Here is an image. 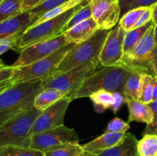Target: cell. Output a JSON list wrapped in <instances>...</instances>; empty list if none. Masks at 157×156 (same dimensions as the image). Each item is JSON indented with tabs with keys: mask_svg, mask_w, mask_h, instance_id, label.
<instances>
[{
	"mask_svg": "<svg viewBox=\"0 0 157 156\" xmlns=\"http://www.w3.org/2000/svg\"><path fill=\"white\" fill-rule=\"evenodd\" d=\"M42 90V80H37L17 83L0 93V125L33 109L35 97Z\"/></svg>",
	"mask_w": 157,
	"mask_h": 156,
	"instance_id": "6da1fadb",
	"label": "cell"
},
{
	"mask_svg": "<svg viewBox=\"0 0 157 156\" xmlns=\"http://www.w3.org/2000/svg\"><path fill=\"white\" fill-rule=\"evenodd\" d=\"M131 70L124 65L104 67L100 64L96 70L84 80L71 99L74 100L89 97L92 93L99 90L123 93L124 84Z\"/></svg>",
	"mask_w": 157,
	"mask_h": 156,
	"instance_id": "7a4b0ae2",
	"label": "cell"
},
{
	"mask_svg": "<svg viewBox=\"0 0 157 156\" xmlns=\"http://www.w3.org/2000/svg\"><path fill=\"white\" fill-rule=\"evenodd\" d=\"M41 110L33 108L19 113L0 125V146L15 145L30 148L32 128Z\"/></svg>",
	"mask_w": 157,
	"mask_h": 156,
	"instance_id": "3957f363",
	"label": "cell"
},
{
	"mask_svg": "<svg viewBox=\"0 0 157 156\" xmlns=\"http://www.w3.org/2000/svg\"><path fill=\"white\" fill-rule=\"evenodd\" d=\"M87 2V1L81 3L59 16L28 28L20 35L15 49L21 51L32 44L48 41L62 35L64 26L69 19L81 6Z\"/></svg>",
	"mask_w": 157,
	"mask_h": 156,
	"instance_id": "277c9868",
	"label": "cell"
},
{
	"mask_svg": "<svg viewBox=\"0 0 157 156\" xmlns=\"http://www.w3.org/2000/svg\"><path fill=\"white\" fill-rule=\"evenodd\" d=\"M110 30L99 29L87 41L75 44L58 69L51 76H56L89 61L99 60L102 47Z\"/></svg>",
	"mask_w": 157,
	"mask_h": 156,
	"instance_id": "5b68a950",
	"label": "cell"
},
{
	"mask_svg": "<svg viewBox=\"0 0 157 156\" xmlns=\"http://www.w3.org/2000/svg\"><path fill=\"white\" fill-rule=\"evenodd\" d=\"M99 60L89 61L56 76L42 80V89H55L71 98L83 83L99 67Z\"/></svg>",
	"mask_w": 157,
	"mask_h": 156,
	"instance_id": "8992f818",
	"label": "cell"
},
{
	"mask_svg": "<svg viewBox=\"0 0 157 156\" xmlns=\"http://www.w3.org/2000/svg\"><path fill=\"white\" fill-rule=\"evenodd\" d=\"M74 44H67L49 56L32 63L29 65L15 68L13 78L15 83L44 80L53 74L66 55L74 47Z\"/></svg>",
	"mask_w": 157,
	"mask_h": 156,
	"instance_id": "52a82bcc",
	"label": "cell"
},
{
	"mask_svg": "<svg viewBox=\"0 0 157 156\" xmlns=\"http://www.w3.org/2000/svg\"><path fill=\"white\" fill-rule=\"evenodd\" d=\"M154 47V24H153L135 46L133 50L128 55L123 58L122 65L130 70L153 75L150 60Z\"/></svg>",
	"mask_w": 157,
	"mask_h": 156,
	"instance_id": "ba28073f",
	"label": "cell"
},
{
	"mask_svg": "<svg viewBox=\"0 0 157 156\" xmlns=\"http://www.w3.org/2000/svg\"><path fill=\"white\" fill-rule=\"evenodd\" d=\"M79 137L74 128L64 125L43 132L34 134L30 148L42 152L67 144L79 143Z\"/></svg>",
	"mask_w": 157,
	"mask_h": 156,
	"instance_id": "9c48e42d",
	"label": "cell"
},
{
	"mask_svg": "<svg viewBox=\"0 0 157 156\" xmlns=\"http://www.w3.org/2000/svg\"><path fill=\"white\" fill-rule=\"evenodd\" d=\"M126 32L119 24L110 29L99 56V62L104 67L122 66Z\"/></svg>",
	"mask_w": 157,
	"mask_h": 156,
	"instance_id": "30bf717a",
	"label": "cell"
},
{
	"mask_svg": "<svg viewBox=\"0 0 157 156\" xmlns=\"http://www.w3.org/2000/svg\"><path fill=\"white\" fill-rule=\"evenodd\" d=\"M67 44L68 43L66 41L64 34H62L48 41L32 44L20 51L19 57L12 66L18 68L29 65L35 61L49 56Z\"/></svg>",
	"mask_w": 157,
	"mask_h": 156,
	"instance_id": "8fae6325",
	"label": "cell"
},
{
	"mask_svg": "<svg viewBox=\"0 0 157 156\" xmlns=\"http://www.w3.org/2000/svg\"><path fill=\"white\" fill-rule=\"evenodd\" d=\"M73 99L65 96L45 110H42L35 119L32 134L43 132L64 125V116L69 105Z\"/></svg>",
	"mask_w": 157,
	"mask_h": 156,
	"instance_id": "7c38bea8",
	"label": "cell"
},
{
	"mask_svg": "<svg viewBox=\"0 0 157 156\" xmlns=\"http://www.w3.org/2000/svg\"><path fill=\"white\" fill-rule=\"evenodd\" d=\"M92 18L100 29L110 30L119 23L121 17L120 0H88Z\"/></svg>",
	"mask_w": 157,
	"mask_h": 156,
	"instance_id": "4fadbf2b",
	"label": "cell"
},
{
	"mask_svg": "<svg viewBox=\"0 0 157 156\" xmlns=\"http://www.w3.org/2000/svg\"><path fill=\"white\" fill-rule=\"evenodd\" d=\"M126 133H104L90 142L82 145V148L84 151L98 155L121 144L125 139Z\"/></svg>",
	"mask_w": 157,
	"mask_h": 156,
	"instance_id": "5bb4252c",
	"label": "cell"
},
{
	"mask_svg": "<svg viewBox=\"0 0 157 156\" xmlns=\"http://www.w3.org/2000/svg\"><path fill=\"white\" fill-rule=\"evenodd\" d=\"M33 22L30 12H21L0 23V40L21 34Z\"/></svg>",
	"mask_w": 157,
	"mask_h": 156,
	"instance_id": "9a60e30c",
	"label": "cell"
},
{
	"mask_svg": "<svg viewBox=\"0 0 157 156\" xmlns=\"http://www.w3.org/2000/svg\"><path fill=\"white\" fill-rule=\"evenodd\" d=\"M99 29L98 23L91 17L66 31L64 35L68 44H78L87 41Z\"/></svg>",
	"mask_w": 157,
	"mask_h": 156,
	"instance_id": "2e32d148",
	"label": "cell"
},
{
	"mask_svg": "<svg viewBox=\"0 0 157 156\" xmlns=\"http://www.w3.org/2000/svg\"><path fill=\"white\" fill-rule=\"evenodd\" d=\"M126 103L129 110L128 122H138L150 125L153 120V113L150 105L140 100L127 97Z\"/></svg>",
	"mask_w": 157,
	"mask_h": 156,
	"instance_id": "e0dca14e",
	"label": "cell"
},
{
	"mask_svg": "<svg viewBox=\"0 0 157 156\" xmlns=\"http://www.w3.org/2000/svg\"><path fill=\"white\" fill-rule=\"evenodd\" d=\"M138 140L130 132L126 133L124 140L117 146L110 148L98 156H139L137 152Z\"/></svg>",
	"mask_w": 157,
	"mask_h": 156,
	"instance_id": "ac0fdd59",
	"label": "cell"
},
{
	"mask_svg": "<svg viewBox=\"0 0 157 156\" xmlns=\"http://www.w3.org/2000/svg\"><path fill=\"white\" fill-rule=\"evenodd\" d=\"M143 74L136 70H132L124 84L123 94L126 97L139 100L142 93Z\"/></svg>",
	"mask_w": 157,
	"mask_h": 156,
	"instance_id": "d6986e66",
	"label": "cell"
},
{
	"mask_svg": "<svg viewBox=\"0 0 157 156\" xmlns=\"http://www.w3.org/2000/svg\"><path fill=\"white\" fill-rule=\"evenodd\" d=\"M65 93L55 90V89H44L36 96L34 102V108L38 110H44L52 106L63 97H65Z\"/></svg>",
	"mask_w": 157,
	"mask_h": 156,
	"instance_id": "ffe728a7",
	"label": "cell"
},
{
	"mask_svg": "<svg viewBox=\"0 0 157 156\" xmlns=\"http://www.w3.org/2000/svg\"><path fill=\"white\" fill-rule=\"evenodd\" d=\"M89 98L94 104V107L97 113H104L108 109H111L114 104L113 93L107 90H99L92 93Z\"/></svg>",
	"mask_w": 157,
	"mask_h": 156,
	"instance_id": "44dd1931",
	"label": "cell"
},
{
	"mask_svg": "<svg viewBox=\"0 0 157 156\" xmlns=\"http://www.w3.org/2000/svg\"><path fill=\"white\" fill-rule=\"evenodd\" d=\"M153 24V21H150L145 25H143L137 28L126 32L125 38H124V57L128 55L133 50L135 46L138 44V42L140 41L146 32Z\"/></svg>",
	"mask_w": 157,
	"mask_h": 156,
	"instance_id": "7402d4cb",
	"label": "cell"
},
{
	"mask_svg": "<svg viewBox=\"0 0 157 156\" xmlns=\"http://www.w3.org/2000/svg\"><path fill=\"white\" fill-rule=\"evenodd\" d=\"M86 1H88V0H70V1L64 3V4L61 5V6H58V7L55 8V9H52V10L48 11L46 13H44L39 18L35 20L29 28L35 26L38 24H40V23L43 22L44 21H47V20L52 19V18H55V17L59 16V15L64 14V12H67L68 10L75 7V6H78V5L81 4V3L84 2Z\"/></svg>",
	"mask_w": 157,
	"mask_h": 156,
	"instance_id": "603a6c76",
	"label": "cell"
},
{
	"mask_svg": "<svg viewBox=\"0 0 157 156\" xmlns=\"http://www.w3.org/2000/svg\"><path fill=\"white\" fill-rule=\"evenodd\" d=\"M137 152L139 156H157V135L147 134L138 140Z\"/></svg>",
	"mask_w": 157,
	"mask_h": 156,
	"instance_id": "cb8c5ba5",
	"label": "cell"
},
{
	"mask_svg": "<svg viewBox=\"0 0 157 156\" xmlns=\"http://www.w3.org/2000/svg\"><path fill=\"white\" fill-rule=\"evenodd\" d=\"M147 7H140L131 9L124 13L120 18L118 24L126 32L136 28L137 22Z\"/></svg>",
	"mask_w": 157,
	"mask_h": 156,
	"instance_id": "d4e9b609",
	"label": "cell"
},
{
	"mask_svg": "<svg viewBox=\"0 0 157 156\" xmlns=\"http://www.w3.org/2000/svg\"><path fill=\"white\" fill-rule=\"evenodd\" d=\"M0 156H44V154L32 148L4 145L0 146Z\"/></svg>",
	"mask_w": 157,
	"mask_h": 156,
	"instance_id": "484cf974",
	"label": "cell"
},
{
	"mask_svg": "<svg viewBox=\"0 0 157 156\" xmlns=\"http://www.w3.org/2000/svg\"><path fill=\"white\" fill-rule=\"evenodd\" d=\"M22 0H3L0 3V23L21 12Z\"/></svg>",
	"mask_w": 157,
	"mask_h": 156,
	"instance_id": "4316f807",
	"label": "cell"
},
{
	"mask_svg": "<svg viewBox=\"0 0 157 156\" xmlns=\"http://www.w3.org/2000/svg\"><path fill=\"white\" fill-rule=\"evenodd\" d=\"M82 145L79 143L67 144L44 152V156H75L83 152Z\"/></svg>",
	"mask_w": 157,
	"mask_h": 156,
	"instance_id": "83f0119b",
	"label": "cell"
},
{
	"mask_svg": "<svg viewBox=\"0 0 157 156\" xmlns=\"http://www.w3.org/2000/svg\"><path fill=\"white\" fill-rule=\"evenodd\" d=\"M68 1H70V0H44L38 6H37L33 9L29 11L31 13V15H32V21L34 22L35 20L39 18L41 15H44L47 12H48V11L52 10V9H55V8L58 7V6H61V5L64 4V3L67 2Z\"/></svg>",
	"mask_w": 157,
	"mask_h": 156,
	"instance_id": "f1b7e54d",
	"label": "cell"
},
{
	"mask_svg": "<svg viewBox=\"0 0 157 156\" xmlns=\"http://www.w3.org/2000/svg\"><path fill=\"white\" fill-rule=\"evenodd\" d=\"M92 17V12L91 9H90V6L88 4V2L81 6L76 12L73 15V16L69 19L67 24H65L63 30V34L66 32V31L69 30L70 28H73L76 24H79V23L82 22V21H85V20L88 19V18Z\"/></svg>",
	"mask_w": 157,
	"mask_h": 156,
	"instance_id": "f546056e",
	"label": "cell"
},
{
	"mask_svg": "<svg viewBox=\"0 0 157 156\" xmlns=\"http://www.w3.org/2000/svg\"><path fill=\"white\" fill-rule=\"evenodd\" d=\"M154 76L149 73L143 74L142 93L139 100L144 103L149 104L153 101L152 92H153V82Z\"/></svg>",
	"mask_w": 157,
	"mask_h": 156,
	"instance_id": "4dcf8cb0",
	"label": "cell"
},
{
	"mask_svg": "<svg viewBox=\"0 0 157 156\" xmlns=\"http://www.w3.org/2000/svg\"><path fill=\"white\" fill-rule=\"evenodd\" d=\"M157 0H120L121 16L131 9L140 7H150Z\"/></svg>",
	"mask_w": 157,
	"mask_h": 156,
	"instance_id": "1f68e13d",
	"label": "cell"
},
{
	"mask_svg": "<svg viewBox=\"0 0 157 156\" xmlns=\"http://www.w3.org/2000/svg\"><path fill=\"white\" fill-rule=\"evenodd\" d=\"M130 123L125 122L123 119L118 117L113 118V119L108 122L107 128L104 130V133L108 132H117V133H125L130 129Z\"/></svg>",
	"mask_w": 157,
	"mask_h": 156,
	"instance_id": "d6a6232c",
	"label": "cell"
},
{
	"mask_svg": "<svg viewBox=\"0 0 157 156\" xmlns=\"http://www.w3.org/2000/svg\"><path fill=\"white\" fill-rule=\"evenodd\" d=\"M20 35L21 34H18V35L0 40V56L7 52L8 50L15 48L17 41L19 38Z\"/></svg>",
	"mask_w": 157,
	"mask_h": 156,
	"instance_id": "836d02e7",
	"label": "cell"
},
{
	"mask_svg": "<svg viewBox=\"0 0 157 156\" xmlns=\"http://www.w3.org/2000/svg\"><path fill=\"white\" fill-rule=\"evenodd\" d=\"M153 113V120L150 125H147L143 131V136L147 134L157 135V100L152 101L149 103Z\"/></svg>",
	"mask_w": 157,
	"mask_h": 156,
	"instance_id": "e575fe53",
	"label": "cell"
},
{
	"mask_svg": "<svg viewBox=\"0 0 157 156\" xmlns=\"http://www.w3.org/2000/svg\"><path fill=\"white\" fill-rule=\"evenodd\" d=\"M15 70V67L12 65H6L0 68V83L13 77Z\"/></svg>",
	"mask_w": 157,
	"mask_h": 156,
	"instance_id": "d590c367",
	"label": "cell"
},
{
	"mask_svg": "<svg viewBox=\"0 0 157 156\" xmlns=\"http://www.w3.org/2000/svg\"><path fill=\"white\" fill-rule=\"evenodd\" d=\"M113 95H114V104L112 106V108L110 110L113 112L114 113H117L121 109V106L124 103H126V97L123 93H113Z\"/></svg>",
	"mask_w": 157,
	"mask_h": 156,
	"instance_id": "8d00e7d4",
	"label": "cell"
},
{
	"mask_svg": "<svg viewBox=\"0 0 157 156\" xmlns=\"http://www.w3.org/2000/svg\"><path fill=\"white\" fill-rule=\"evenodd\" d=\"M44 0H22L21 12H29Z\"/></svg>",
	"mask_w": 157,
	"mask_h": 156,
	"instance_id": "74e56055",
	"label": "cell"
},
{
	"mask_svg": "<svg viewBox=\"0 0 157 156\" xmlns=\"http://www.w3.org/2000/svg\"><path fill=\"white\" fill-rule=\"evenodd\" d=\"M150 68L153 76L157 75V47H155L150 56Z\"/></svg>",
	"mask_w": 157,
	"mask_h": 156,
	"instance_id": "f35d334b",
	"label": "cell"
},
{
	"mask_svg": "<svg viewBox=\"0 0 157 156\" xmlns=\"http://www.w3.org/2000/svg\"><path fill=\"white\" fill-rule=\"evenodd\" d=\"M15 83V79L13 77L11 78V79L7 80L2 81V82L0 83V93L3 92L4 90H7L8 88H9L10 87H12V85H14Z\"/></svg>",
	"mask_w": 157,
	"mask_h": 156,
	"instance_id": "ab89813d",
	"label": "cell"
},
{
	"mask_svg": "<svg viewBox=\"0 0 157 156\" xmlns=\"http://www.w3.org/2000/svg\"><path fill=\"white\" fill-rule=\"evenodd\" d=\"M152 98H153V101L157 100V79L156 78V76L153 77Z\"/></svg>",
	"mask_w": 157,
	"mask_h": 156,
	"instance_id": "60d3db41",
	"label": "cell"
},
{
	"mask_svg": "<svg viewBox=\"0 0 157 156\" xmlns=\"http://www.w3.org/2000/svg\"><path fill=\"white\" fill-rule=\"evenodd\" d=\"M152 8V13H153V18H152V21L154 24H157V2L155 4L151 6Z\"/></svg>",
	"mask_w": 157,
	"mask_h": 156,
	"instance_id": "b9f144b4",
	"label": "cell"
},
{
	"mask_svg": "<svg viewBox=\"0 0 157 156\" xmlns=\"http://www.w3.org/2000/svg\"><path fill=\"white\" fill-rule=\"evenodd\" d=\"M154 42L155 47H157V24H154Z\"/></svg>",
	"mask_w": 157,
	"mask_h": 156,
	"instance_id": "7bdbcfd3",
	"label": "cell"
},
{
	"mask_svg": "<svg viewBox=\"0 0 157 156\" xmlns=\"http://www.w3.org/2000/svg\"><path fill=\"white\" fill-rule=\"evenodd\" d=\"M75 156H98L96 154H91V153H88V152H86V151H83V152L80 153V154H77Z\"/></svg>",
	"mask_w": 157,
	"mask_h": 156,
	"instance_id": "ee69618b",
	"label": "cell"
},
{
	"mask_svg": "<svg viewBox=\"0 0 157 156\" xmlns=\"http://www.w3.org/2000/svg\"><path fill=\"white\" fill-rule=\"evenodd\" d=\"M5 66H6V64H3V62H2V61L1 60H0V68H2V67H5Z\"/></svg>",
	"mask_w": 157,
	"mask_h": 156,
	"instance_id": "f6af8a7d",
	"label": "cell"
},
{
	"mask_svg": "<svg viewBox=\"0 0 157 156\" xmlns=\"http://www.w3.org/2000/svg\"><path fill=\"white\" fill-rule=\"evenodd\" d=\"M2 1H3V0H0V3H1Z\"/></svg>",
	"mask_w": 157,
	"mask_h": 156,
	"instance_id": "bcb514c9",
	"label": "cell"
},
{
	"mask_svg": "<svg viewBox=\"0 0 157 156\" xmlns=\"http://www.w3.org/2000/svg\"><path fill=\"white\" fill-rule=\"evenodd\" d=\"M156 76V78L157 79V75H156V76Z\"/></svg>",
	"mask_w": 157,
	"mask_h": 156,
	"instance_id": "7dc6e473",
	"label": "cell"
}]
</instances>
